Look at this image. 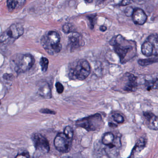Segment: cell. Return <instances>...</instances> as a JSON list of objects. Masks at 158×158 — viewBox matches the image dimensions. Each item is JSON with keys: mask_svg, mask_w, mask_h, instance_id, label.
<instances>
[{"mask_svg": "<svg viewBox=\"0 0 158 158\" xmlns=\"http://www.w3.org/2000/svg\"><path fill=\"white\" fill-rule=\"evenodd\" d=\"M146 144V140L144 138H141L139 139L138 142H137L136 144L135 148H133L131 156L130 157H132V156L135 155V153L140 152L145 148Z\"/></svg>", "mask_w": 158, "mask_h": 158, "instance_id": "cell-16", "label": "cell"}, {"mask_svg": "<svg viewBox=\"0 0 158 158\" xmlns=\"http://www.w3.org/2000/svg\"><path fill=\"white\" fill-rule=\"evenodd\" d=\"M38 94L45 99L52 98V91L49 84L45 81L40 82L38 85Z\"/></svg>", "mask_w": 158, "mask_h": 158, "instance_id": "cell-10", "label": "cell"}, {"mask_svg": "<svg viewBox=\"0 0 158 158\" xmlns=\"http://www.w3.org/2000/svg\"><path fill=\"white\" fill-rule=\"evenodd\" d=\"M7 4L10 11H12L17 7V3L15 0H7Z\"/></svg>", "mask_w": 158, "mask_h": 158, "instance_id": "cell-23", "label": "cell"}, {"mask_svg": "<svg viewBox=\"0 0 158 158\" xmlns=\"http://www.w3.org/2000/svg\"><path fill=\"white\" fill-rule=\"evenodd\" d=\"M15 157L16 158H20V157L29 158V157H30V156H29V153L27 152H21V153L18 154Z\"/></svg>", "mask_w": 158, "mask_h": 158, "instance_id": "cell-31", "label": "cell"}, {"mask_svg": "<svg viewBox=\"0 0 158 158\" xmlns=\"http://www.w3.org/2000/svg\"><path fill=\"white\" fill-rule=\"evenodd\" d=\"M40 66L41 67V70L43 72H46L48 69L49 64V60L47 58L42 57L40 59Z\"/></svg>", "mask_w": 158, "mask_h": 158, "instance_id": "cell-20", "label": "cell"}, {"mask_svg": "<svg viewBox=\"0 0 158 158\" xmlns=\"http://www.w3.org/2000/svg\"><path fill=\"white\" fill-rule=\"evenodd\" d=\"M60 35L55 31H51L48 35L44 36L41 39V44L44 49L49 54L53 55L52 48V46L60 43Z\"/></svg>", "mask_w": 158, "mask_h": 158, "instance_id": "cell-4", "label": "cell"}, {"mask_svg": "<svg viewBox=\"0 0 158 158\" xmlns=\"http://www.w3.org/2000/svg\"><path fill=\"white\" fill-rule=\"evenodd\" d=\"M109 126L111 127H116L117 126L114 124L112 123H109Z\"/></svg>", "mask_w": 158, "mask_h": 158, "instance_id": "cell-36", "label": "cell"}, {"mask_svg": "<svg viewBox=\"0 0 158 158\" xmlns=\"http://www.w3.org/2000/svg\"><path fill=\"white\" fill-rule=\"evenodd\" d=\"M128 81L124 86V90L127 91H134L137 87V78L132 74H127Z\"/></svg>", "mask_w": 158, "mask_h": 158, "instance_id": "cell-14", "label": "cell"}, {"mask_svg": "<svg viewBox=\"0 0 158 158\" xmlns=\"http://www.w3.org/2000/svg\"><path fill=\"white\" fill-rule=\"evenodd\" d=\"M6 31L10 37L17 39L23 35L24 29L23 24L17 23L13 24Z\"/></svg>", "mask_w": 158, "mask_h": 158, "instance_id": "cell-8", "label": "cell"}, {"mask_svg": "<svg viewBox=\"0 0 158 158\" xmlns=\"http://www.w3.org/2000/svg\"><path fill=\"white\" fill-rule=\"evenodd\" d=\"M106 146L105 151L107 155L110 157H116L119 154V148L121 147L120 139H115L111 144Z\"/></svg>", "mask_w": 158, "mask_h": 158, "instance_id": "cell-11", "label": "cell"}, {"mask_svg": "<svg viewBox=\"0 0 158 158\" xmlns=\"http://www.w3.org/2000/svg\"><path fill=\"white\" fill-rule=\"evenodd\" d=\"M55 87H56L57 92L59 94H62L64 92V88L63 85L60 82H57L56 83V85H55Z\"/></svg>", "mask_w": 158, "mask_h": 158, "instance_id": "cell-27", "label": "cell"}, {"mask_svg": "<svg viewBox=\"0 0 158 158\" xmlns=\"http://www.w3.org/2000/svg\"><path fill=\"white\" fill-rule=\"evenodd\" d=\"M146 87L149 91L152 89H158V79L152 81H148L146 82Z\"/></svg>", "mask_w": 158, "mask_h": 158, "instance_id": "cell-19", "label": "cell"}, {"mask_svg": "<svg viewBox=\"0 0 158 158\" xmlns=\"http://www.w3.org/2000/svg\"><path fill=\"white\" fill-rule=\"evenodd\" d=\"M158 62V59L151 58V59H140L138 60V63L141 66H147L152 64L154 63Z\"/></svg>", "mask_w": 158, "mask_h": 158, "instance_id": "cell-18", "label": "cell"}, {"mask_svg": "<svg viewBox=\"0 0 158 158\" xmlns=\"http://www.w3.org/2000/svg\"><path fill=\"white\" fill-rule=\"evenodd\" d=\"M153 45L150 42L145 41L141 47V52L145 56L150 57L153 54Z\"/></svg>", "mask_w": 158, "mask_h": 158, "instance_id": "cell-15", "label": "cell"}, {"mask_svg": "<svg viewBox=\"0 0 158 158\" xmlns=\"http://www.w3.org/2000/svg\"><path fill=\"white\" fill-rule=\"evenodd\" d=\"M131 0H123L121 3V5L122 6H127L128 4L131 3Z\"/></svg>", "mask_w": 158, "mask_h": 158, "instance_id": "cell-34", "label": "cell"}, {"mask_svg": "<svg viewBox=\"0 0 158 158\" xmlns=\"http://www.w3.org/2000/svg\"><path fill=\"white\" fill-rule=\"evenodd\" d=\"M32 139L37 150L43 153H47L49 152V143L44 136L39 133H35L33 136Z\"/></svg>", "mask_w": 158, "mask_h": 158, "instance_id": "cell-6", "label": "cell"}, {"mask_svg": "<svg viewBox=\"0 0 158 158\" xmlns=\"http://www.w3.org/2000/svg\"><path fill=\"white\" fill-rule=\"evenodd\" d=\"M40 112L43 114H55L56 112L52 110L48 109H43L40 110Z\"/></svg>", "mask_w": 158, "mask_h": 158, "instance_id": "cell-29", "label": "cell"}, {"mask_svg": "<svg viewBox=\"0 0 158 158\" xmlns=\"http://www.w3.org/2000/svg\"><path fill=\"white\" fill-rule=\"evenodd\" d=\"M91 72L89 63L85 60H80L70 69L69 76L71 79L84 80L87 78Z\"/></svg>", "mask_w": 158, "mask_h": 158, "instance_id": "cell-2", "label": "cell"}, {"mask_svg": "<svg viewBox=\"0 0 158 158\" xmlns=\"http://www.w3.org/2000/svg\"><path fill=\"white\" fill-rule=\"evenodd\" d=\"M86 2H88V3H91L93 1V0H84Z\"/></svg>", "mask_w": 158, "mask_h": 158, "instance_id": "cell-37", "label": "cell"}, {"mask_svg": "<svg viewBox=\"0 0 158 158\" xmlns=\"http://www.w3.org/2000/svg\"><path fill=\"white\" fill-rule=\"evenodd\" d=\"M134 11L135 10L132 7H127L125 10V14L128 17H132L134 14Z\"/></svg>", "mask_w": 158, "mask_h": 158, "instance_id": "cell-26", "label": "cell"}, {"mask_svg": "<svg viewBox=\"0 0 158 158\" xmlns=\"http://www.w3.org/2000/svg\"><path fill=\"white\" fill-rule=\"evenodd\" d=\"M62 30L65 34H70L74 32V26L72 24L66 23L63 26Z\"/></svg>", "mask_w": 158, "mask_h": 158, "instance_id": "cell-21", "label": "cell"}, {"mask_svg": "<svg viewBox=\"0 0 158 158\" xmlns=\"http://www.w3.org/2000/svg\"><path fill=\"white\" fill-rule=\"evenodd\" d=\"M10 37L8 35V34H7V31H5V32H3L2 34L1 35V38H0V41H1V42L2 43V42H4V41H6L7 39H8Z\"/></svg>", "mask_w": 158, "mask_h": 158, "instance_id": "cell-30", "label": "cell"}, {"mask_svg": "<svg viewBox=\"0 0 158 158\" xmlns=\"http://www.w3.org/2000/svg\"><path fill=\"white\" fill-rule=\"evenodd\" d=\"M97 15H88V18L90 22V27L91 29H93L94 27V21H95V18H96Z\"/></svg>", "mask_w": 158, "mask_h": 158, "instance_id": "cell-28", "label": "cell"}, {"mask_svg": "<svg viewBox=\"0 0 158 158\" xmlns=\"http://www.w3.org/2000/svg\"><path fill=\"white\" fill-rule=\"evenodd\" d=\"M132 17L134 23L139 25L144 24L148 18L145 12L140 9L135 10Z\"/></svg>", "mask_w": 158, "mask_h": 158, "instance_id": "cell-12", "label": "cell"}, {"mask_svg": "<svg viewBox=\"0 0 158 158\" xmlns=\"http://www.w3.org/2000/svg\"><path fill=\"white\" fill-rule=\"evenodd\" d=\"M34 63L35 59L30 54L15 55L10 62L11 66L18 74L30 70Z\"/></svg>", "mask_w": 158, "mask_h": 158, "instance_id": "cell-1", "label": "cell"}, {"mask_svg": "<svg viewBox=\"0 0 158 158\" xmlns=\"http://www.w3.org/2000/svg\"><path fill=\"white\" fill-rule=\"evenodd\" d=\"M113 118L114 121L119 124L123 123L124 122L123 117L119 114H114L113 115Z\"/></svg>", "mask_w": 158, "mask_h": 158, "instance_id": "cell-25", "label": "cell"}, {"mask_svg": "<svg viewBox=\"0 0 158 158\" xmlns=\"http://www.w3.org/2000/svg\"><path fill=\"white\" fill-rule=\"evenodd\" d=\"M15 1L17 3V7H18V6L21 7V6L24 5L26 0H15Z\"/></svg>", "mask_w": 158, "mask_h": 158, "instance_id": "cell-33", "label": "cell"}, {"mask_svg": "<svg viewBox=\"0 0 158 158\" xmlns=\"http://www.w3.org/2000/svg\"><path fill=\"white\" fill-rule=\"evenodd\" d=\"M110 44L114 47V52L120 58L121 61H123L127 53L132 49L130 46H123L117 41V37H113L110 42Z\"/></svg>", "mask_w": 158, "mask_h": 158, "instance_id": "cell-7", "label": "cell"}, {"mask_svg": "<svg viewBox=\"0 0 158 158\" xmlns=\"http://www.w3.org/2000/svg\"><path fill=\"white\" fill-rule=\"evenodd\" d=\"M148 41L150 42L153 45V47L158 46V35H152L148 37Z\"/></svg>", "mask_w": 158, "mask_h": 158, "instance_id": "cell-22", "label": "cell"}, {"mask_svg": "<svg viewBox=\"0 0 158 158\" xmlns=\"http://www.w3.org/2000/svg\"><path fill=\"white\" fill-rule=\"evenodd\" d=\"M115 138L114 135L112 133L108 132L103 135L102 139V142L105 146L110 145L114 141Z\"/></svg>", "mask_w": 158, "mask_h": 158, "instance_id": "cell-17", "label": "cell"}, {"mask_svg": "<svg viewBox=\"0 0 158 158\" xmlns=\"http://www.w3.org/2000/svg\"><path fill=\"white\" fill-rule=\"evenodd\" d=\"M72 139L69 138L64 133H59L54 140V145L56 149L62 153L69 152L72 147Z\"/></svg>", "mask_w": 158, "mask_h": 158, "instance_id": "cell-5", "label": "cell"}, {"mask_svg": "<svg viewBox=\"0 0 158 158\" xmlns=\"http://www.w3.org/2000/svg\"><path fill=\"white\" fill-rule=\"evenodd\" d=\"M14 76L13 75L10 74L6 73L3 75V78L6 80H12V78H13Z\"/></svg>", "mask_w": 158, "mask_h": 158, "instance_id": "cell-32", "label": "cell"}, {"mask_svg": "<svg viewBox=\"0 0 158 158\" xmlns=\"http://www.w3.org/2000/svg\"><path fill=\"white\" fill-rule=\"evenodd\" d=\"M107 27L105 26H101L100 27V31H102V32H105V31L107 30Z\"/></svg>", "mask_w": 158, "mask_h": 158, "instance_id": "cell-35", "label": "cell"}, {"mask_svg": "<svg viewBox=\"0 0 158 158\" xmlns=\"http://www.w3.org/2000/svg\"><path fill=\"white\" fill-rule=\"evenodd\" d=\"M64 133L69 138L73 139V137L74 132L73 128L70 126H67L65 127Z\"/></svg>", "mask_w": 158, "mask_h": 158, "instance_id": "cell-24", "label": "cell"}, {"mask_svg": "<svg viewBox=\"0 0 158 158\" xmlns=\"http://www.w3.org/2000/svg\"><path fill=\"white\" fill-rule=\"evenodd\" d=\"M144 115L147 120L149 128L152 130H158V116L150 112H144Z\"/></svg>", "mask_w": 158, "mask_h": 158, "instance_id": "cell-13", "label": "cell"}, {"mask_svg": "<svg viewBox=\"0 0 158 158\" xmlns=\"http://www.w3.org/2000/svg\"><path fill=\"white\" fill-rule=\"evenodd\" d=\"M69 43L71 49L78 48L84 45L82 36L77 32H73L72 34L69 36Z\"/></svg>", "mask_w": 158, "mask_h": 158, "instance_id": "cell-9", "label": "cell"}, {"mask_svg": "<svg viewBox=\"0 0 158 158\" xmlns=\"http://www.w3.org/2000/svg\"><path fill=\"white\" fill-rule=\"evenodd\" d=\"M102 119L101 115L96 114L87 117L77 120L76 125L82 127L87 131H95L100 128L102 125Z\"/></svg>", "mask_w": 158, "mask_h": 158, "instance_id": "cell-3", "label": "cell"}]
</instances>
